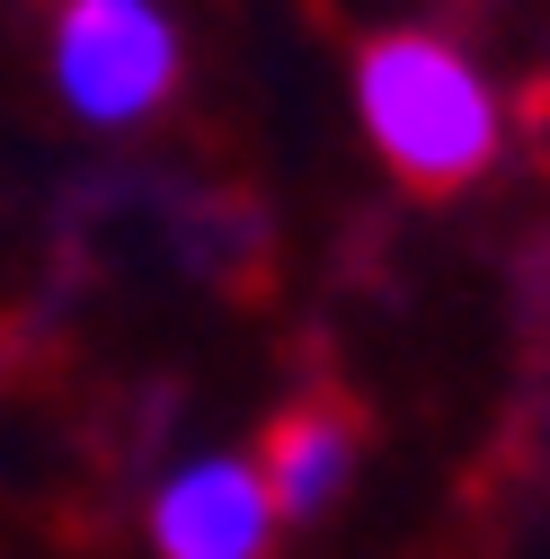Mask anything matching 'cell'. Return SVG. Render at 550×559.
<instances>
[{
  "label": "cell",
  "mask_w": 550,
  "mask_h": 559,
  "mask_svg": "<svg viewBox=\"0 0 550 559\" xmlns=\"http://www.w3.org/2000/svg\"><path fill=\"white\" fill-rule=\"evenodd\" d=\"M249 462H258L266 498H275V524H311V515L337 498L347 462H356V427H347L337 408H285Z\"/></svg>",
  "instance_id": "277c9868"
},
{
  "label": "cell",
  "mask_w": 550,
  "mask_h": 559,
  "mask_svg": "<svg viewBox=\"0 0 550 559\" xmlns=\"http://www.w3.org/2000/svg\"><path fill=\"white\" fill-rule=\"evenodd\" d=\"M356 107L373 152L418 195H453L498 160V107L444 36H382L356 72Z\"/></svg>",
  "instance_id": "6da1fadb"
},
{
  "label": "cell",
  "mask_w": 550,
  "mask_h": 559,
  "mask_svg": "<svg viewBox=\"0 0 550 559\" xmlns=\"http://www.w3.org/2000/svg\"><path fill=\"white\" fill-rule=\"evenodd\" d=\"M275 533V498L249 453H214L187 462L160 498H152V542L160 559H266Z\"/></svg>",
  "instance_id": "3957f363"
},
{
  "label": "cell",
  "mask_w": 550,
  "mask_h": 559,
  "mask_svg": "<svg viewBox=\"0 0 550 559\" xmlns=\"http://www.w3.org/2000/svg\"><path fill=\"white\" fill-rule=\"evenodd\" d=\"M178 36L152 0H72L53 27V81L89 124H133L169 98Z\"/></svg>",
  "instance_id": "7a4b0ae2"
}]
</instances>
